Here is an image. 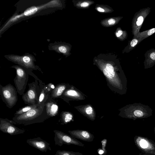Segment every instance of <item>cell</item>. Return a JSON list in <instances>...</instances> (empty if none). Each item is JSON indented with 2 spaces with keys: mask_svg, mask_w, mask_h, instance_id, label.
<instances>
[{
  "mask_svg": "<svg viewBox=\"0 0 155 155\" xmlns=\"http://www.w3.org/2000/svg\"><path fill=\"white\" fill-rule=\"evenodd\" d=\"M39 2L37 5H30L29 7H24L18 3H17L16 11L3 25L0 29V33L13 24L27 18L39 15H44L55 11L61 7L60 1L54 0L46 2Z\"/></svg>",
  "mask_w": 155,
  "mask_h": 155,
  "instance_id": "1",
  "label": "cell"
},
{
  "mask_svg": "<svg viewBox=\"0 0 155 155\" xmlns=\"http://www.w3.org/2000/svg\"><path fill=\"white\" fill-rule=\"evenodd\" d=\"M50 117L47 114L45 103L23 114L14 115V124L25 126L44 122Z\"/></svg>",
  "mask_w": 155,
  "mask_h": 155,
  "instance_id": "2",
  "label": "cell"
},
{
  "mask_svg": "<svg viewBox=\"0 0 155 155\" xmlns=\"http://www.w3.org/2000/svg\"><path fill=\"white\" fill-rule=\"evenodd\" d=\"M123 113L124 117L135 120L152 116L153 110L147 105L140 103H134L124 107Z\"/></svg>",
  "mask_w": 155,
  "mask_h": 155,
  "instance_id": "3",
  "label": "cell"
},
{
  "mask_svg": "<svg viewBox=\"0 0 155 155\" xmlns=\"http://www.w3.org/2000/svg\"><path fill=\"white\" fill-rule=\"evenodd\" d=\"M10 67L14 68L16 70V75L14 81L17 92L21 96L24 93L29 75L32 76L35 79L38 81L40 80L33 73L32 70L18 65H13Z\"/></svg>",
  "mask_w": 155,
  "mask_h": 155,
  "instance_id": "4",
  "label": "cell"
},
{
  "mask_svg": "<svg viewBox=\"0 0 155 155\" xmlns=\"http://www.w3.org/2000/svg\"><path fill=\"white\" fill-rule=\"evenodd\" d=\"M4 57L8 60L17 65L32 70H38L43 73L39 67L35 64V62L36 60L35 57L29 53H25L21 56L11 54L5 55Z\"/></svg>",
  "mask_w": 155,
  "mask_h": 155,
  "instance_id": "5",
  "label": "cell"
},
{
  "mask_svg": "<svg viewBox=\"0 0 155 155\" xmlns=\"http://www.w3.org/2000/svg\"><path fill=\"white\" fill-rule=\"evenodd\" d=\"M17 93L16 88L11 84L5 86L0 84L1 99L8 108H11L16 105L18 100Z\"/></svg>",
  "mask_w": 155,
  "mask_h": 155,
  "instance_id": "6",
  "label": "cell"
},
{
  "mask_svg": "<svg viewBox=\"0 0 155 155\" xmlns=\"http://www.w3.org/2000/svg\"><path fill=\"white\" fill-rule=\"evenodd\" d=\"M28 89L22 96L24 103L27 105H33L38 104L40 89L38 81H35L28 84Z\"/></svg>",
  "mask_w": 155,
  "mask_h": 155,
  "instance_id": "7",
  "label": "cell"
},
{
  "mask_svg": "<svg viewBox=\"0 0 155 155\" xmlns=\"http://www.w3.org/2000/svg\"><path fill=\"white\" fill-rule=\"evenodd\" d=\"M134 143L138 148L143 153L155 155V142L148 138L141 136H135Z\"/></svg>",
  "mask_w": 155,
  "mask_h": 155,
  "instance_id": "8",
  "label": "cell"
},
{
  "mask_svg": "<svg viewBox=\"0 0 155 155\" xmlns=\"http://www.w3.org/2000/svg\"><path fill=\"white\" fill-rule=\"evenodd\" d=\"M54 140L55 145L61 146L63 144L73 145L81 147H84V144L73 137L61 131L54 130Z\"/></svg>",
  "mask_w": 155,
  "mask_h": 155,
  "instance_id": "9",
  "label": "cell"
},
{
  "mask_svg": "<svg viewBox=\"0 0 155 155\" xmlns=\"http://www.w3.org/2000/svg\"><path fill=\"white\" fill-rule=\"evenodd\" d=\"M14 121L7 118H0V130L2 132L11 135L23 134L25 130L21 129L15 126Z\"/></svg>",
  "mask_w": 155,
  "mask_h": 155,
  "instance_id": "10",
  "label": "cell"
},
{
  "mask_svg": "<svg viewBox=\"0 0 155 155\" xmlns=\"http://www.w3.org/2000/svg\"><path fill=\"white\" fill-rule=\"evenodd\" d=\"M26 142L30 146L43 152H46L48 150H51L50 144L40 137L27 139Z\"/></svg>",
  "mask_w": 155,
  "mask_h": 155,
  "instance_id": "11",
  "label": "cell"
},
{
  "mask_svg": "<svg viewBox=\"0 0 155 155\" xmlns=\"http://www.w3.org/2000/svg\"><path fill=\"white\" fill-rule=\"evenodd\" d=\"M68 132L73 137L85 141L92 142L94 138V135L87 130H69Z\"/></svg>",
  "mask_w": 155,
  "mask_h": 155,
  "instance_id": "12",
  "label": "cell"
},
{
  "mask_svg": "<svg viewBox=\"0 0 155 155\" xmlns=\"http://www.w3.org/2000/svg\"><path fill=\"white\" fill-rule=\"evenodd\" d=\"M47 115L50 117L57 115L58 113L59 107L54 99L51 98L50 95L45 103Z\"/></svg>",
  "mask_w": 155,
  "mask_h": 155,
  "instance_id": "13",
  "label": "cell"
},
{
  "mask_svg": "<svg viewBox=\"0 0 155 155\" xmlns=\"http://www.w3.org/2000/svg\"><path fill=\"white\" fill-rule=\"evenodd\" d=\"M38 81L40 89V92L38 104L41 105L45 103L51 93L46 91L45 85L41 80L40 79Z\"/></svg>",
  "mask_w": 155,
  "mask_h": 155,
  "instance_id": "14",
  "label": "cell"
},
{
  "mask_svg": "<svg viewBox=\"0 0 155 155\" xmlns=\"http://www.w3.org/2000/svg\"><path fill=\"white\" fill-rule=\"evenodd\" d=\"M49 50L54 51L58 53L66 54L68 49L66 45L61 42L55 41L54 43H51L48 45Z\"/></svg>",
  "mask_w": 155,
  "mask_h": 155,
  "instance_id": "15",
  "label": "cell"
},
{
  "mask_svg": "<svg viewBox=\"0 0 155 155\" xmlns=\"http://www.w3.org/2000/svg\"><path fill=\"white\" fill-rule=\"evenodd\" d=\"M66 88V86L63 84H57L55 88L51 92L50 97L54 99L61 97Z\"/></svg>",
  "mask_w": 155,
  "mask_h": 155,
  "instance_id": "16",
  "label": "cell"
},
{
  "mask_svg": "<svg viewBox=\"0 0 155 155\" xmlns=\"http://www.w3.org/2000/svg\"><path fill=\"white\" fill-rule=\"evenodd\" d=\"M103 72L105 76L109 79H112L115 76L114 68L110 64H107L106 65Z\"/></svg>",
  "mask_w": 155,
  "mask_h": 155,
  "instance_id": "17",
  "label": "cell"
},
{
  "mask_svg": "<svg viewBox=\"0 0 155 155\" xmlns=\"http://www.w3.org/2000/svg\"><path fill=\"white\" fill-rule=\"evenodd\" d=\"M39 105L38 104H37L33 105H28L27 106L22 107L16 111L14 114V115H19L23 114L31 109L38 107Z\"/></svg>",
  "mask_w": 155,
  "mask_h": 155,
  "instance_id": "18",
  "label": "cell"
},
{
  "mask_svg": "<svg viewBox=\"0 0 155 155\" xmlns=\"http://www.w3.org/2000/svg\"><path fill=\"white\" fill-rule=\"evenodd\" d=\"M72 115L68 112H64L61 115V124H66L70 122L72 119Z\"/></svg>",
  "mask_w": 155,
  "mask_h": 155,
  "instance_id": "19",
  "label": "cell"
},
{
  "mask_svg": "<svg viewBox=\"0 0 155 155\" xmlns=\"http://www.w3.org/2000/svg\"><path fill=\"white\" fill-rule=\"evenodd\" d=\"M55 155H83L80 152H75L72 151H66L65 150H58Z\"/></svg>",
  "mask_w": 155,
  "mask_h": 155,
  "instance_id": "20",
  "label": "cell"
},
{
  "mask_svg": "<svg viewBox=\"0 0 155 155\" xmlns=\"http://www.w3.org/2000/svg\"><path fill=\"white\" fill-rule=\"evenodd\" d=\"M63 95L65 96L77 97L78 96L77 92L75 90H69L65 91L64 92L62 96Z\"/></svg>",
  "mask_w": 155,
  "mask_h": 155,
  "instance_id": "21",
  "label": "cell"
},
{
  "mask_svg": "<svg viewBox=\"0 0 155 155\" xmlns=\"http://www.w3.org/2000/svg\"><path fill=\"white\" fill-rule=\"evenodd\" d=\"M107 141V140L106 139H104L101 141V149L104 151L103 155H106L107 153V151L106 148Z\"/></svg>",
  "mask_w": 155,
  "mask_h": 155,
  "instance_id": "22",
  "label": "cell"
},
{
  "mask_svg": "<svg viewBox=\"0 0 155 155\" xmlns=\"http://www.w3.org/2000/svg\"><path fill=\"white\" fill-rule=\"evenodd\" d=\"M85 112L87 114L91 115L93 113V109L91 106H88L85 109Z\"/></svg>",
  "mask_w": 155,
  "mask_h": 155,
  "instance_id": "23",
  "label": "cell"
},
{
  "mask_svg": "<svg viewBox=\"0 0 155 155\" xmlns=\"http://www.w3.org/2000/svg\"><path fill=\"white\" fill-rule=\"evenodd\" d=\"M143 18L142 16L139 17L137 21L136 22V24L138 26L140 25L143 21Z\"/></svg>",
  "mask_w": 155,
  "mask_h": 155,
  "instance_id": "24",
  "label": "cell"
},
{
  "mask_svg": "<svg viewBox=\"0 0 155 155\" xmlns=\"http://www.w3.org/2000/svg\"><path fill=\"white\" fill-rule=\"evenodd\" d=\"M138 42L137 40L136 39H133L130 42V45L132 47L135 46Z\"/></svg>",
  "mask_w": 155,
  "mask_h": 155,
  "instance_id": "25",
  "label": "cell"
},
{
  "mask_svg": "<svg viewBox=\"0 0 155 155\" xmlns=\"http://www.w3.org/2000/svg\"><path fill=\"white\" fill-rule=\"evenodd\" d=\"M115 23V20L114 19H110L108 21V23L109 25H114Z\"/></svg>",
  "mask_w": 155,
  "mask_h": 155,
  "instance_id": "26",
  "label": "cell"
},
{
  "mask_svg": "<svg viewBox=\"0 0 155 155\" xmlns=\"http://www.w3.org/2000/svg\"><path fill=\"white\" fill-rule=\"evenodd\" d=\"M155 32V28H153L150 29L148 32L147 34L150 35Z\"/></svg>",
  "mask_w": 155,
  "mask_h": 155,
  "instance_id": "27",
  "label": "cell"
},
{
  "mask_svg": "<svg viewBox=\"0 0 155 155\" xmlns=\"http://www.w3.org/2000/svg\"><path fill=\"white\" fill-rule=\"evenodd\" d=\"M89 5V4L88 2H84L81 3L80 5L82 7H87Z\"/></svg>",
  "mask_w": 155,
  "mask_h": 155,
  "instance_id": "28",
  "label": "cell"
},
{
  "mask_svg": "<svg viewBox=\"0 0 155 155\" xmlns=\"http://www.w3.org/2000/svg\"><path fill=\"white\" fill-rule=\"evenodd\" d=\"M98 153L101 155H103L104 151L101 148H99L97 150Z\"/></svg>",
  "mask_w": 155,
  "mask_h": 155,
  "instance_id": "29",
  "label": "cell"
},
{
  "mask_svg": "<svg viewBox=\"0 0 155 155\" xmlns=\"http://www.w3.org/2000/svg\"><path fill=\"white\" fill-rule=\"evenodd\" d=\"M123 32L121 30H119L118 32L116 33V35L117 37H119L122 34Z\"/></svg>",
  "mask_w": 155,
  "mask_h": 155,
  "instance_id": "30",
  "label": "cell"
},
{
  "mask_svg": "<svg viewBox=\"0 0 155 155\" xmlns=\"http://www.w3.org/2000/svg\"><path fill=\"white\" fill-rule=\"evenodd\" d=\"M150 58L153 60H155V52L151 53L150 55Z\"/></svg>",
  "mask_w": 155,
  "mask_h": 155,
  "instance_id": "31",
  "label": "cell"
},
{
  "mask_svg": "<svg viewBox=\"0 0 155 155\" xmlns=\"http://www.w3.org/2000/svg\"><path fill=\"white\" fill-rule=\"evenodd\" d=\"M97 10L98 11L101 12H104V10L103 9L100 7L97 8Z\"/></svg>",
  "mask_w": 155,
  "mask_h": 155,
  "instance_id": "32",
  "label": "cell"
},
{
  "mask_svg": "<svg viewBox=\"0 0 155 155\" xmlns=\"http://www.w3.org/2000/svg\"><path fill=\"white\" fill-rule=\"evenodd\" d=\"M141 155H155L153 154H151L150 153H142L141 154Z\"/></svg>",
  "mask_w": 155,
  "mask_h": 155,
  "instance_id": "33",
  "label": "cell"
},
{
  "mask_svg": "<svg viewBox=\"0 0 155 155\" xmlns=\"http://www.w3.org/2000/svg\"><path fill=\"white\" fill-rule=\"evenodd\" d=\"M154 133L155 136V127H154Z\"/></svg>",
  "mask_w": 155,
  "mask_h": 155,
  "instance_id": "34",
  "label": "cell"
}]
</instances>
